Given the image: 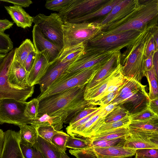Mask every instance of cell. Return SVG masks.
<instances>
[{
	"label": "cell",
	"instance_id": "1f68e13d",
	"mask_svg": "<svg viewBox=\"0 0 158 158\" xmlns=\"http://www.w3.org/2000/svg\"><path fill=\"white\" fill-rule=\"evenodd\" d=\"M66 148L73 150L81 149L91 146V140L89 138L72 137L68 138L65 145Z\"/></svg>",
	"mask_w": 158,
	"mask_h": 158
},
{
	"label": "cell",
	"instance_id": "5bb4252c",
	"mask_svg": "<svg viewBox=\"0 0 158 158\" xmlns=\"http://www.w3.org/2000/svg\"><path fill=\"white\" fill-rule=\"evenodd\" d=\"M139 3V0H122L115 5L105 18L99 22L101 29L125 18L135 9Z\"/></svg>",
	"mask_w": 158,
	"mask_h": 158
},
{
	"label": "cell",
	"instance_id": "8d00e7d4",
	"mask_svg": "<svg viewBox=\"0 0 158 158\" xmlns=\"http://www.w3.org/2000/svg\"><path fill=\"white\" fill-rule=\"evenodd\" d=\"M126 137L120 138L111 140H91V146L99 148H106L110 147L124 146Z\"/></svg>",
	"mask_w": 158,
	"mask_h": 158
},
{
	"label": "cell",
	"instance_id": "e7e4bbea",
	"mask_svg": "<svg viewBox=\"0 0 158 158\" xmlns=\"http://www.w3.org/2000/svg\"><path fill=\"white\" fill-rule=\"evenodd\" d=\"M132 158L131 156H128V157H123V158ZM134 158H135V157Z\"/></svg>",
	"mask_w": 158,
	"mask_h": 158
},
{
	"label": "cell",
	"instance_id": "4dcf8cb0",
	"mask_svg": "<svg viewBox=\"0 0 158 158\" xmlns=\"http://www.w3.org/2000/svg\"><path fill=\"white\" fill-rule=\"evenodd\" d=\"M85 47V44L81 43L69 49L62 51L58 58L63 63L74 60L83 52Z\"/></svg>",
	"mask_w": 158,
	"mask_h": 158
},
{
	"label": "cell",
	"instance_id": "f35d334b",
	"mask_svg": "<svg viewBox=\"0 0 158 158\" xmlns=\"http://www.w3.org/2000/svg\"><path fill=\"white\" fill-rule=\"evenodd\" d=\"M70 136L62 131H58L52 137L51 143L55 146L61 152H65V145L67 139Z\"/></svg>",
	"mask_w": 158,
	"mask_h": 158
},
{
	"label": "cell",
	"instance_id": "d590c367",
	"mask_svg": "<svg viewBox=\"0 0 158 158\" xmlns=\"http://www.w3.org/2000/svg\"><path fill=\"white\" fill-rule=\"evenodd\" d=\"M130 115L126 110L119 106H116L112 111L104 118V123L117 121Z\"/></svg>",
	"mask_w": 158,
	"mask_h": 158
},
{
	"label": "cell",
	"instance_id": "d6986e66",
	"mask_svg": "<svg viewBox=\"0 0 158 158\" xmlns=\"http://www.w3.org/2000/svg\"><path fill=\"white\" fill-rule=\"evenodd\" d=\"M36 52L34 63L28 76L27 83L29 87L39 84L47 73L49 64L43 55Z\"/></svg>",
	"mask_w": 158,
	"mask_h": 158
},
{
	"label": "cell",
	"instance_id": "bcb514c9",
	"mask_svg": "<svg viewBox=\"0 0 158 158\" xmlns=\"http://www.w3.org/2000/svg\"><path fill=\"white\" fill-rule=\"evenodd\" d=\"M102 107V106H101L100 108L93 112L87 116L78 120L72 125H69L66 128V131L68 134H69V133L77 128L80 127L85 124L91 118L97 114L99 112Z\"/></svg>",
	"mask_w": 158,
	"mask_h": 158
},
{
	"label": "cell",
	"instance_id": "9c48e42d",
	"mask_svg": "<svg viewBox=\"0 0 158 158\" xmlns=\"http://www.w3.org/2000/svg\"><path fill=\"white\" fill-rule=\"evenodd\" d=\"M33 23L39 27L45 38L62 50L64 23L58 13H52L48 16L39 14L33 17Z\"/></svg>",
	"mask_w": 158,
	"mask_h": 158
},
{
	"label": "cell",
	"instance_id": "4316f807",
	"mask_svg": "<svg viewBox=\"0 0 158 158\" xmlns=\"http://www.w3.org/2000/svg\"><path fill=\"white\" fill-rule=\"evenodd\" d=\"M35 51L33 43L29 39H26L20 46L15 49L13 59L23 65L30 53Z\"/></svg>",
	"mask_w": 158,
	"mask_h": 158
},
{
	"label": "cell",
	"instance_id": "f6af8a7d",
	"mask_svg": "<svg viewBox=\"0 0 158 158\" xmlns=\"http://www.w3.org/2000/svg\"><path fill=\"white\" fill-rule=\"evenodd\" d=\"M20 146L25 158H42L40 152L33 147L25 146L20 143Z\"/></svg>",
	"mask_w": 158,
	"mask_h": 158
},
{
	"label": "cell",
	"instance_id": "3957f363",
	"mask_svg": "<svg viewBox=\"0 0 158 158\" xmlns=\"http://www.w3.org/2000/svg\"><path fill=\"white\" fill-rule=\"evenodd\" d=\"M158 0H139V5L122 24L112 29L101 31L105 35L131 30L142 31L157 25Z\"/></svg>",
	"mask_w": 158,
	"mask_h": 158
},
{
	"label": "cell",
	"instance_id": "e575fe53",
	"mask_svg": "<svg viewBox=\"0 0 158 158\" xmlns=\"http://www.w3.org/2000/svg\"><path fill=\"white\" fill-rule=\"evenodd\" d=\"M129 129L130 136L140 138L158 145V131Z\"/></svg>",
	"mask_w": 158,
	"mask_h": 158
},
{
	"label": "cell",
	"instance_id": "f546056e",
	"mask_svg": "<svg viewBox=\"0 0 158 158\" xmlns=\"http://www.w3.org/2000/svg\"><path fill=\"white\" fill-rule=\"evenodd\" d=\"M130 129L158 131V117L148 120L131 121L128 126Z\"/></svg>",
	"mask_w": 158,
	"mask_h": 158
},
{
	"label": "cell",
	"instance_id": "74e56055",
	"mask_svg": "<svg viewBox=\"0 0 158 158\" xmlns=\"http://www.w3.org/2000/svg\"><path fill=\"white\" fill-rule=\"evenodd\" d=\"M39 101L36 98H34L27 102L24 111L25 116L32 120L37 118L39 114Z\"/></svg>",
	"mask_w": 158,
	"mask_h": 158
},
{
	"label": "cell",
	"instance_id": "8fae6325",
	"mask_svg": "<svg viewBox=\"0 0 158 158\" xmlns=\"http://www.w3.org/2000/svg\"><path fill=\"white\" fill-rule=\"evenodd\" d=\"M117 51L99 50L85 45L83 52L69 65L67 72L81 71L105 63Z\"/></svg>",
	"mask_w": 158,
	"mask_h": 158
},
{
	"label": "cell",
	"instance_id": "d6a6232c",
	"mask_svg": "<svg viewBox=\"0 0 158 158\" xmlns=\"http://www.w3.org/2000/svg\"><path fill=\"white\" fill-rule=\"evenodd\" d=\"M145 75L149 84V92L148 96L150 100L158 98V77L153 67L151 69L145 71Z\"/></svg>",
	"mask_w": 158,
	"mask_h": 158
},
{
	"label": "cell",
	"instance_id": "5b68a950",
	"mask_svg": "<svg viewBox=\"0 0 158 158\" xmlns=\"http://www.w3.org/2000/svg\"><path fill=\"white\" fill-rule=\"evenodd\" d=\"M105 63L96 64L88 69L72 73H66L59 77L36 98L40 102L52 95L77 86L86 85L96 72Z\"/></svg>",
	"mask_w": 158,
	"mask_h": 158
},
{
	"label": "cell",
	"instance_id": "91938a15",
	"mask_svg": "<svg viewBox=\"0 0 158 158\" xmlns=\"http://www.w3.org/2000/svg\"><path fill=\"white\" fill-rule=\"evenodd\" d=\"M4 139V132L1 129H0V156L1 153Z\"/></svg>",
	"mask_w": 158,
	"mask_h": 158
},
{
	"label": "cell",
	"instance_id": "db71d44e",
	"mask_svg": "<svg viewBox=\"0 0 158 158\" xmlns=\"http://www.w3.org/2000/svg\"><path fill=\"white\" fill-rule=\"evenodd\" d=\"M0 2L11 3L22 7H28L33 3L30 0H0Z\"/></svg>",
	"mask_w": 158,
	"mask_h": 158
},
{
	"label": "cell",
	"instance_id": "7dc6e473",
	"mask_svg": "<svg viewBox=\"0 0 158 158\" xmlns=\"http://www.w3.org/2000/svg\"><path fill=\"white\" fill-rule=\"evenodd\" d=\"M135 155L147 158H158V148H148L135 150Z\"/></svg>",
	"mask_w": 158,
	"mask_h": 158
},
{
	"label": "cell",
	"instance_id": "ee69618b",
	"mask_svg": "<svg viewBox=\"0 0 158 158\" xmlns=\"http://www.w3.org/2000/svg\"><path fill=\"white\" fill-rule=\"evenodd\" d=\"M130 117L131 121H142L149 120L158 116L147 107L139 112L131 115Z\"/></svg>",
	"mask_w": 158,
	"mask_h": 158
},
{
	"label": "cell",
	"instance_id": "816d5d0a",
	"mask_svg": "<svg viewBox=\"0 0 158 158\" xmlns=\"http://www.w3.org/2000/svg\"><path fill=\"white\" fill-rule=\"evenodd\" d=\"M36 53V51L31 52L26 58L23 65L26 71L28 73L34 63Z\"/></svg>",
	"mask_w": 158,
	"mask_h": 158
},
{
	"label": "cell",
	"instance_id": "44dd1931",
	"mask_svg": "<svg viewBox=\"0 0 158 158\" xmlns=\"http://www.w3.org/2000/svg\"><path fill=\"white\" fill-rule=\"evenodd\" d=\"M122 0H108L93 12L82 17L71 19L66 22L75 23L93 22L96 18L107 15L113 8Z\"/></svg>",
	"mask_w": 158,
	"mask_h": 158
},
{
	"label": "cell",
	"instance_id": "7a4b0ae2",
	"mask_svg": "<svg viewBox=\"0 0 158 158\" xmlns=\"http://www.w3.org/2000/svg\"><path fill=\"white\" fill-rule=\"evenodd\" d=\"M156 26L146 29L133 43L126 47L123 53H121V73L125 78L133 79L140 82L145 76L144 61L146 46L152 30Z\"/></svg>",
	"mask_w": 158,
	"mask_h": 158
},
{
	"label": "cell",
	"instance_id": "be15d7a7",
	"mask_svg": "<svg viewBox=\"0 0 158 158\" xmlns=\"http://www.w3.org/2000/svg\"><path fill=\"white\" fill-rule=\"evenodd\" d=\"M135 158H147L144 157H142L141 156L135 155Z\"/></svg>",
	"mask_w": 158,
	"mask_h": 158
},
{
	"label": "cell",
	"instance_id": "6f0895ef",
	"mask_svg": "<svg viewBox=\"0 0 158 158\" xmlns=\"http://www.w3.org/2000/svg\"><path fill=\"white\" fill-rule=\"evenodd\" d=\"M154 53L155 52H152L145 59L144 61V69L145 72L151 69L153 67V57Z\"/></svg>",
	"mask_w": 158,
	"mask_h": 158
},
{
	"label": "cell",
	"instance_id": "7402d4cb",
	"mask_svg": "<svg viewBox=\"0 0 158 158\" xmlns=\"http://www.w3.org/2000/svg\"><path fill=\"white\" fill-rule=\"evenodd\" d=\"M4 7L17 26L24 29L31 26L33 17L30 15L22 7L15 5L5 6Z\"/></svg>",
	"mask_w": 158,
	"mask_h": 158
},
{
	"label": "cell",
	"instance_id": "7c38bea8",
	"mask_svg": "<svg viewBox=\"0 0 158 158\" xmlns=\"http://www.w3.org/2000/svg\"><path fill=\"white\" fill-rule=\"evenodd\" d=\"M108 0H72L58 13L63 23L84 16L96 10Z\"/></svg>",
	"mask_w": 158,
	"mask_h": 158
},
{
	"label": "cell",
	"instance_id": "83f0119b",
	"mask_svg": "<svg viewBox=\"0 0 158 158\" xmlns=\"http://www.w3.org/2000/svg\"><path fill=\"white\" fill-rule=\"evenodd\" d=\"M130 135L128 126L103 132L90 138L93 140H111L127 137Z\"/></svg>",
	"mask_w": 158,
	"mask_h": 158
},
{
	"label": "cell",
	"instance_id": "4fadbf2b",
	"mask_svg": "<svg viewBox=\"0 0 158 158\" xmlns=\"http://www.w3.org/2000/svg\"><path fill=\"white\" fill-rule=\"evenodd\" d=\"M33 43L36 52L43 55L49 64L59 56L62 50L44 37L41 30L34 25L32 31Z\"/></svg>",
	"mask_w": 158,
	"mask_h": 158
},
{
	"label": "cell",
	"instance_id": "c3c4849f",
	"mask_svg": "<svg viewBox=\"0 0 158 158\" xmlns=\"http://www.w3.org/2000/svg\"><path fill=\"white\" fill-rule=\"evenodd\" d=\"M119 89L109 93L98 101L92 102L91 104L94 105H99L100 106H104L108 105L115 98Z\"/></svg>",
	"mask_w": 158,
	"mask_h": 158
},
{
	"label": "cell",
	"instance_id": "680465c9",
	"mask_svg": "<svg viewBox=\"0 0 158 158\" xmlns=\"http://www.w3.org/2000/svg\"><path fill=\"white\" fill-rule=\"evenodd\" d=\"M153 66L156 76L158 77V50H157L154 54L153 57Z\"/></svg>",
	"mask_w": 158,
	"mask_h": 158
},
{
	"label": "cell",
	"instance_id": "f5cc1de1",
	"mask_svg": "<svg viewBox=\"0 0 158 158\" xmlns=\"http://www.w3.org/2000/svg\"><path fill=\"white\" fill-rule=\"evenodd\" d=\"M117 106V104L116 103H110L105 106H102L99 112L100 118H104L112 111Z\"/></svg>",
	"mask_w": 158,
	"mask_h": 158
},
{
	"label": "cell",
	"instance_id": "11a10c76",
	"mask_svg": "<svg viewBox=\"0 0 158 158\" xmlns=\"http://www.w3.org/2000/svg\"><path fill=\"white\" fill-rule=\"evenodd\" d=\"M13 25V23L8 19H0V34L4 33L6 30L10 28Z\"/></svg>",
	"mask_w": 158,
	"mask_h": 158
},
{
	"label": "cell",
	"instance_id": "484cf974",
	"mask_svg": "<svg viewBox=\"0 0 158 158\" xmlns=\"http://www.w3.org/2000/svg\"><path fill=\"white\" fill-rule=\"evenodd\" d=\"M20 143L33 147L37 139V133L35 128L31 125L23 124L19 126Z\"/></svg>",
	"mask_w": 158,
	"mask_h": 158
},
{
	"label": "cell",
	"instance_id": "d4e9b609",
	"mask_svg": "<svg viewBox=\"0 0 158 158\" xmlns=\"http://www.w3.org/2000/svg\"><path fill=\"white\" fill-rule=\"evenodd\" d=\"M33 147L40 152L42 158H61V152L58 148L38 134L36 142Z\"/></svg>",
	"mask_w": 158,
	"mask_h": 158
},
{
	"label": "cell",
	"instance_id": "52a82bcc",
	"mask_svg": "<svg viewBox=\"0 0 158 158\" xmlns=\"http://www.w3.org/2000/svg\"><path fill=\"white\" fill-rule=\"evenodd\" d=\"M148 27L142 31L131 30L105 35H98L85 44L99 50L120 51L133 43Z\"/></svg>",
	"mask_w": 158,
	"mask_h": 158
},
{
	"label": "cell",
	"instance_id": "30bf717a",
	"mask_svg": "<svg viewBox=\"0 0 158 158\" xmlns=\"http://www.w3.org/2000/svg\"><path fill=\"white\" fill-rule=\"evenodd\" d=\"M27 103L10 99L0 100V124L19 126L30 124L31 120L26 117L24 111Z\"/></svg>",
	"mask_w": 158,
	"mask_h": 158
},
{
	"label": "cell",
	"instance_id": "681fc988",
	"mask_svg": "<svg viewBox=\"0 0 158 158\" xmlns=\"http://www.w3.org/2000/svg\"><path fill=\"white\" fill-rule=\"evenodd\" d=\"M101 107V106H100L99 107H97V106H96L85 108L72 119L69 123V125H71L75 123L78 120L99 109Z\"/></svg>",
	"mask_w": 158,
	"mask_h": 158
},
{
	"label": "cell",
	"instance_id": "b9f144b4",
	"mask_svg": "<svg viewBox=\"0 0 158 158\" xmlns=\"http://www.w3.org/2000/svg\"><path fill=\"white\" fill-rule=\"evenodd\" d=\"M72 0H47L45 4L47 9L59 12L67 6Z\"/></svg>",
	"mask_w": 158,
	"mask_h": 158
},
{
	"label": "cell",
	"instance_id": "94428289",
	"mask_svg": "<svg viewBox=\"0 0 158 158\" xmlns=\"http://www.w3.org/2000/svg\"><path fill=\"white\" fill-rule=\"evenodd\" d=\"M6 54L0 53V63L2 62L4 58L6 56Z\"/></svg>",
	"mask_w": 158,
	"mask_h": 158
},
{
	"label": "cell",
	"instance_id": "9f6ffc18",
	"mask_svg": "<svg viewBox=\"0 0 158 158\" xmlns=\"http://www.w3.org/2000/svg\"><path fill=\"white\" fill-rule=\"evenodd\" d=\"M148 107L152 112L158 115V98L150 100Z\"/></svg>",
	"mask_w": 158,
	"mask_h": 158
},
{
	"label": "cell",
	"instance_id": "9a60e30c",
	"mask_svg": "<svg viewBox=\"0 0 158 158\" xmlns=\"http://www.w3.org/2000/svg\"><path fill=\"white\" fill-rule=\"evenodd\" d=\"M120 51L113 53L86 85L85 90L96 86L111 75L120 65Z\"/></svg>",
	"mask_w": 158,
	"mask_h": 158
},
{
	"label": "cell",
	"instance_id": "7bdbcfd3",
	"mask_svg": "<svg viewBox=\"0 0 158 158\" xmlns=\"http://www.w3.org/2000/svg\"><path fill=\"white\" fill-rule=\"evenodd\" d=\"M13 47L9 35L4 33L0 34V53L7 54L13 49Z\"/></svg>",
	"mask_w": 158,
	"mask_h": 158
},
{
	"label": "cell",
	"instance_id": "e0dca14e",
	"mask_svg": "<svg viewBox=\"0 0 158 158\" xmlns=\"http://www.w3.org/2000/svg\"><path fill=\"white\" fill-rule=\"evenodd\" d=\"M75 60L63 63L61 62L58 58L50 64L45 75L41 79L39 83L40 93L44 92L59 77L67 73L69 65Z\"/></svg>",
	"mask_w": 158,
	"mask_h": 158
},
{
	"label": "cell",
	"instance_id": "603a6c76",
	"mask_svg": "<svg viewBox=\"0 0 158 158\" xmlns=\"http://www.w3.org/2000/svg\"><path fill=\"white\" fill-rule=\"evenodd\" d=\"M65 120V117L64 115L51 116L45 113L31 120L30 124L35 128L50 126L56 130L59 131L63 127V124Z\"/></svg>",
	"mask_w": 158,
	"mask_h": 158
},
{
	"label": "cell",
	"instance_id": "ffe728a7",
	"mask_svg": "<svg viewBox=\"0 0 158 158\" xmlns=\"http://www.w3.org/2000/svg\"><path fill=\"white\" fill-rule=\"evenodd\" d=\"M93 147L98 158H122L132 157L135 155V150L125 148L123 145L106 148Z\"/></svg>",
	"mask_w": 158,
	"mask_h": 158
},
{
	"label": "cell",
	"instance_id": "ac0fdd59",
	"mask_svg": "<svg viewBox=\"0 0 158 158\" xmlns=\"http://www.w3.org/2000/svg\"><path fill=\"white\" fill-rule=\"evenodd\" d=\"M28 74L22 65L13 59L8 74V81L12 87L20 89L29 87L27 83Z\"/></svg>",
	"mask_w": 158,
	"mask_h": 158
},
{
	"label": "cell",
	"instance_id": "f1b7e54d",
	"mask_svg": "<svg viewBox=\"0 0 158 158\" xmlns=\"http://www.w3.org/2000/svg\"><path fill=\"white\" fill-rule=\"evenodd\" d=\"M124 147L134 149L158 148V145L143 139L129 135L126 139Z\"/></svg>",
	"mask_w": 158,
	"mask_h": 158
},
{
	"label": "cell",
	"instance_id": "f907efd6",
	"mask_svg": "<svg viewBox=\"0 0 158 158\" xmlns=\"http://www.w3.org/2000/svg\"><path fill=\"white\" fill-rule=\"evenodd\" d=\"M153 28L152 30L146 46L145 52L146 58L152 52H154L157 50H158V46L156 45L152 35Z\"/></svg>",
	"mask_w": 158,
	"mask_h": 158
},
{
	"label": "cell",
	"instance_id": "60d3db41",
	"mask_svg": "<svg viewBox=\"0 0 158 158\" xmlns=\"http://www.w3.org/2000/svg\"><path fill=\"white\" fill-rule=\"evenodd\" d=\"M35 128L39 136L50 143L53 136L58 131L50 126H42Z\"/></svg>",
	"mask_w": 158,
	"mask_h": 158
},
{
	"label": "cell",
	"instance_id": "277c9868",
	"mask_svg": "<svg viewBox=\"0 0 158 158\" xmlns=\"http://www.w3.org/2000/svg\"><path fill=\"white\" fill-rule=\"evenodd\" d=\"M145 87L133 79L126 78L110 103H117V106L124 109L131 115L139 112L148 107L150 100Z\"/></svg>",
	"mask_w": 158,
	"mask_h": 158
},
{
	"label": "cell",
	"instance_id": "836d02e7",
	"mask_svg": "<svg viewBox=\"0 0 158 158\" xmlns=\"http://www.w3.org/2000/svg\"><path fill=\"white\" fill-rule=\"evenodd\" d=\"M131 122V120L130 116H127L117 121L108 123H104L96 131L94 136L102 132L122 127L128 126Z\"/></svg>",
	"mask_w": 158,
	"mask_h": 158
},
{
	"label": "cell",
	"instance_id": "8992f818",
	"mask_svg": "<svg viewBox=\"0 0 158 158\" xmlns=\"http://www.w3.org/2000/svg\"><path fill=\"white\" fill-rule=\"evenodd\" d=\"M82 23H64L62 25L64 47L66 50L83 43L85 44L102 31L99 22Z\"/></svg>",
	"mask_w": 158,
	"mask_h": 158
},
{
	"label": "cell",
	"instance_id": "2e32d148",
	"mask_svg": "<svg viewBox=\"0 0 158 158\" xmlns=\"http://www.w3.org/2000/svg\"><path fill=\"white\" fill-rule=\"evenodd\" d=\"M0 158H25L20 146L19 131L9 130L4 132Z\"/></svg>",
	"mask_w": 158,
	"mask_h": 158
},
{
	"label": "cell",
	"instance_id": "ba28073f",
	"mask_svg": "<svg viewBox=\"0 0 158 158\" xmlns=\"http://www.w3.org/2000/svg\"><path fill=\"white\" fill-rule=\"evenodd\" d=\"M15 49L13 48L7 53L0 63V100L10 99L25 102L33 94L34 86L25 89H18L12 87L8 79V72L13 58Z\"/></svg>",
	"mask_w": 158,
	"mask_h": 158
},
{
	"label": "cell",
	"instance_id": "6da1fadb",
	"mask_svg": "<svg viewBox=\"0 0 158 158\" xmlns=\"http://www.w3.org/2000/svg\"><path fill=\"white\" fill-rule=\"evenodd\" d=\"M86 85L73 88L41 100L39 102L38 116L45 113L51 116L64 115V123L69 124L84 109L96 106L92 105L91 101L84 99Z\"/></svg>",
	"mask_w": 158,
	"mask_h": 158
},
{
	"label": "cell",
	"instance_id": "6125c7cd",
	"mask_svg": "<svg viewBox=\"0 0 158 158\" xmlns=\"http://www.w3.org/2000/svg\"><path fill=\"white\" fill-rule=\"evenodd\" d=\"M61 158H70L66 154L65 152H61Z\"/></svg>",
	"mask_w": 158,
	"mask_h": 158
},
{
	"label": "cell",
	"instance_id": "ab89813d",
	"mask_svg": "<svg viewBox=\"0 0 158 158\" xmlns=\"http://www.w3.org/2000/svg\"><path fill=\"white\" fill-rule=\"evenodd\" d=\"M69 152L76 158H98L92 147L81 149H71Z\"/></svg>",
	"mask_w": 158,
	"mask_h": 158
},
{
	"label": "cell",
	"instance_id": "cb8c5ba5",
	"mask_svg": "<svg viewBox=\"0 0 158 158\" xmlns=\"http://www.w3.org/2000/svg\"><path fill=\"white\" fill-rule=\"evenodd\" d=\"M120 64L119 67L111 75L94 87L85 90L84 98L85 100L93 101L99 97L107 89L111 81L116 75L122 70Z\"/></svg>",
	"mask_w": 158,
	"mask_h": 158
}]
</instances>
